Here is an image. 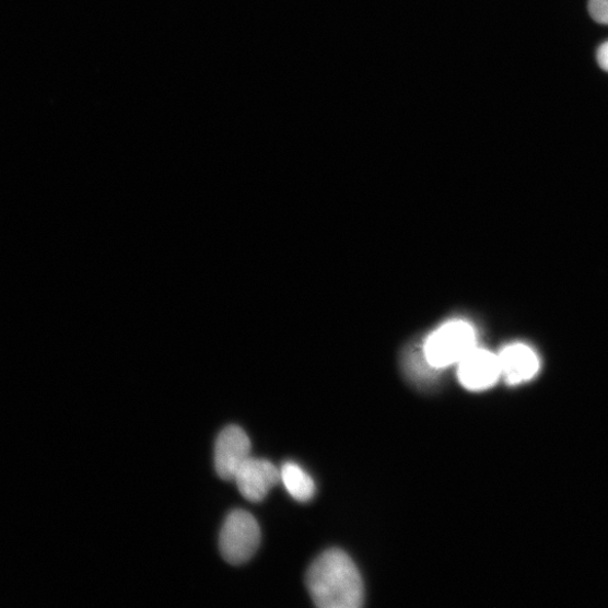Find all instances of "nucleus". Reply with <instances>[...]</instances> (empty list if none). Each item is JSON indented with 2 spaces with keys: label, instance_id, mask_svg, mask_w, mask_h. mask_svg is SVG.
Returning <instances> with one entry per match:
<instances>
[{
  "label": "nucleus",
  "instance_id": "nucleus-3",
  "mask_svg": "<svg viewBox=\"0 0 608 608\" xmlns=\"http://www.w3.org/2000/svg\"><path fill=\"white\" fill-rule=\"evenodd\" d=\"M260 543V528L255 517L242 510L226 517L220 534V551L226 562L243 564L252 559Z\"/></svg>",
  "mask_w": 608,
  "mask_h": 608
},
{
  "label": "nucleus",
  "instance_id": "nucleus-10",
  "mask_svg": "<svg viewBox=\"0 0 608 608\" xmlns=\"http://www.w3.org/2000/svg\"><path fill=\"white\" fill-rule=\"evenodd\" d=\"M597 62L603 70L608 72V42L598 48Z\"/></svg>",
  "mask_w": 608,
  "mask_h": 608
},
{
  "label": "nucleus",
  "instance_id": "nucleus-9",
  "mask_svg": "<svg viewBox=\"0 0 608 608\" xmlns=\"http://www.w3.org/2000/svg\"><path fill=\"white\" fill-rule=\"evenodd\" d=\"M588 11L594 21L608 25V0H589Z\"/></svg>",
  "mask_w": 608,
  "mask_h": 608
},
{
  "label": "nucleus",
  "instance_id": "nucleus-6",
  "mask_svg": "<svg viewBox=\"0 0 608 608\" xmlns=\"http://www.w3.org/2000/svg\"><path fill=\"white\" fill-rule=\"evenodd\" d=\"M458 365L460 383L472 391L490 388L502 376L499 355L477 348L466 355Z\"/></svg>",
  "mask_w": 608,
  "mask_h": 608
},
{
  "label": "nucleus",
  "instance_id": "nucleus-4",
  "mask_svg": "<svg viewBox=\"0 0 608 608\" xmlns=\"http://www.w3.org/2000/svg\"><path fill=\"white\" fill-rule=\"evenodd\" d=\"M252 444L239 426L225 428L217 439L214 464L218 476L234 481L238 470L250 458Z\"/></svg>",
  "mask_w": 608,
  "mask_h": 608
},
{
  "label": "nucleus",
  "instance_id": "nucleus-8",
  "mask_svg": "<svg viewBox=\"0 0 608 608\" xmlns=\"http://www.w3.org/2000/svg\"><path fill=\"white\" fill-rule=\"evenodd\" d=\"M281 481L290 495L297 502L311 501L316 492L313 478L300 466L287 463L280 470Z\"/></svg>",
  "mask_w": 608,
  "mask_h": 608
},
{
  "label": "nucleus",
  "instance_id": "nucleus-2",
  "mask_svg": "<svg viewBox=\"0 0 608 608\" xmlns=\"http://www.w3.org/2000/svg\"><path fill=\"white\" fill-rule=\"evenodd\" d=\"M476 349V332L464 321H453L434 332L425 346V360L433 369L459 364Z\"/></svg>",
  "mask_w": 608,
  "mask_h": 608
},
{
  "label": "nucleus",
  "instance_id": "nucleus-7",
  "mask_svg": "<svg viewBox=\"0 0 608 608\" xmlns=\"http://www.w3.org/2000/svg\"><path fill=\"white\" fill-rule=\"evenodd\" d=\"M501 375L508 384H522L534 377L540 362L536 352L523 344L507 347L499 355Z\"/></svg>",
  "mask_w": 608,
  "mask_h": 608
},
{
  "label": "nucleus",
  "instance_id": "nucleus-1",
  "mask_svg": "<svg viewBox=\"0 0 608 608\" xmlns=\"http://www.w3.org/2000/svg\"><path fill=\"white\" fill-rule=\"evenodd\" d=\"M307 585L315 604L321 608H358L364 600V586L353 560L332 549L312 564Z\"/></svg>",
  "mask_w": 608,
  "mask_h": 608
},
{
  "label": "nucleus",
  "instance_id": "nucleus-5",
  "mask_svg": "<svg viewBox=\"0 0 608 608\" xmlns=\"http://www.w3.org/2000/svg\"><path fill=\"white\" fill-rule=\"evenodd\" d=\"M234 481L247 501L258 503L281 481V473L270 461L250 456L238 470Z\"/></svg>",
  "mask_w": 608,
  "mask_h": 608
}]
</instances>
